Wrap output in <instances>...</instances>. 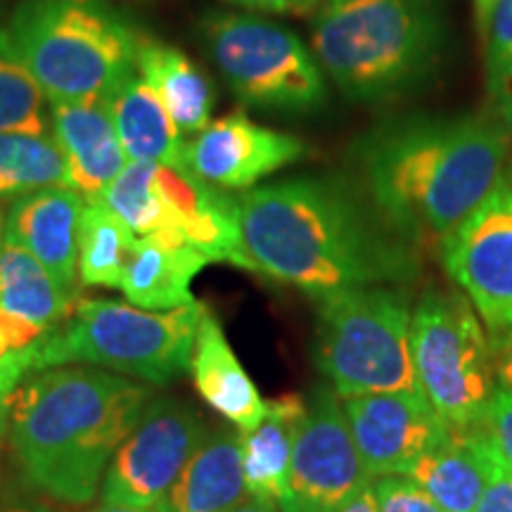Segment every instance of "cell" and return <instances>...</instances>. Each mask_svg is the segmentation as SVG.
<instances>
[{
    "label": "cell",
    "mask_w": 512,
    "mask_h": 512,
    "mask_svg": "<svg viewBox=\"0 0 512 512\" xmlns=\"http://www.w3.org/2000/svg\"><path fill=\"white\" fill-rule=\"evenodd\" d=\"M247 498L240 437L221 430L204 439L155 508L157 512H230Z\"/></svg>",
    "instance_id": "20"
},
{
    "label": "cell",
    "mask_w": 512,
    "mask_h": 512,
    "mask_svg": "<svg viewBox=\"0 0 512 512\" xmlns=\"http://www.w3.org/2000/svg\"><path fill=\"white\" fill-rule=\"evenodd\" d=\"M88 512H157V508H128V505H107L102 503L100 508Z\"/></svg>",
    "instance_id": "41"
},
{
    "label": "cell",
    "mask_w": 512,
    "mask_h": 512,
    "mask_svg": "<svg viewBox=\"0 0 512 512\" xmlns=\"http://www.w3.org/2000/svg\"><path fill=\"white\" fill-rule=\"evenodd\" d=\"M306 418V401L285 394L266 401L264 420L240 437L242 472L252 498L280 505L287 494L292 451L299 427Z\"/></svg>",
    "instance_id": "24"
},
{
    "label": "cell",
    "mask_w": 512,
    "mask_h": 512,
    "mask_svg": "<svg viewBox=\"0 0 512 512\" xmlns=\"http://www.w3.org/2000/svg\"><path fill=\"white\" fill-rule=\"evenodd\" d=\"M10 408L12 394L0 389V453H3L5 444H10Z\"/></svg>",
    "instance_id": "37"
},
{
    "label": "cell",
    "mask_w": 512,
    "mask_h": 512,
    "mask_svg": "<svg viewBox=\"0 0 512 512\" xmlns=\"http://www.w3.org/2000/svg\"><path fill=\"white\" fill-rule=\"evenodd\" d=\"M313 358L342 399L420 392L411 358L408 297L384 285L320 297Z\"/></svg>",
    "instance_id": "7"
},
{
    "label": "cell",
    "mask_w": 512,
    "mask_h": 512,
    "mask_svg": "<svg viewBox=\"0 0 512 512\" xmlns=\"http://www.w3.org/2000/svg\"><path fill=\"white\" fill-rule=\"evenodd\" d=\"M228 3L249 10L273 12V15H311L323 5V0H228Z\"/></svg>",
    "instance_id": "35"
},
{
    "label": "cell",
    "mask_w": 512,
    "mask_h": 512,
    "mask_svg": "<svg viewBox=\"0 0 512 512\" xmlns=\"http://www.w3.org/2000/svg\"><path fill=\"white\" fill-rule=\"evenodd\" d=\"M512 124L494 107L377 126L356 147L370 204L411 247L434 245L503 176Z\"/></svg>",
    "instance_id": "2"
},
{
    "label": "cell",
    "mask_w": 512,
    "mask_h": 512,
    "mask_svg": "<svg viewBox=\"0 0 512 512\" xmlns=\"http://www.w3.org/2000/svg\"><path fill=\"white\" fill-rule=\"evenodd\" d=\"M202 41L230 91L247 107L304 114L325 102L328 91L316 55L278 22L216 12L204 19Z\"/></svg>",
    "instance_id": "9"
},
{
    "label": "cell",
    "mask_w": 512,
    "mask_h": 512,
    "mask_svg": "<svg viewBox=\"0 0 512 512\" xmlns=\"http://www.w3.org/2000/svg\"><path fill=\"white\" fill-rule=\"evenodd\" d=\"M155 166L128 162L126 169L95 200L112 209L136 233V238L157 235V238L183 242L174 214L155 183Z\"/></svg>",
    "instance_id": "28"
},
{
    "label": "cell",
    "mask_w": 512,
    "mask_h": 512,
    "mask_svg": "<svg viewBox=\"0 0 512 512\" xmlns=\"http://www.w3.org/2000/svg\"><path fill=\"white\" fill-rule=\"evenodd\" d=\"M207 437L202 415L188 403L150 399L102 477V503L155 508Z\"/></svg>",
    "instance_id": "10"
},
{
    "label": "cell",
    "mask_w": 512,
    "mask_h": 512,
    "mask_svg": "<svg viewBox=\"0 0 512 512\" xmlns=\"http://www.w3.org/2000/svg\"><path fill=\"white\" fill-rule=\"evenodd\" d=\"M496 0H475V19H477V29L479 36H484L486 24H489V15L494 10Z\"/></svg>",
    "instance_id": "40"
},
{
    "label": "cell",
    "mask_w": 512,
    "mask_h": 512,
    "mask_svg": "<svg viewBox=\"0 0 512 512\" xmlns=\"http://www.w3.org/2000/svg\"><path fill=\"white\" fill-rule=\"evenodd\" d=\"M479 430L489 439L496 456L512 470V392L503 384H498L494 396H491L489 408H486Z\"/></svg>",
    "instance_id": "32"
},
{
    "label": "cell",
    "mask_w": 512,
    "mask_h": 512,
    "mask_svg": "<svg viewBox=\"0 0 512 512\" xmlns=\"http://www.w3.org/2000/svg\"><path fill=\"white\" fill-rule=\"evenodd\" d=\"M370 477L358 456L337 394L316 389L294 441L287 494L280 512H339L354 501Z\"/></svg>",
    "instance_id": "12"
},
{
    "label": "cell",
    "mask_w": 512,
    "mask_h": 512,
    "mask_svg": "<svg viewBox=\"0 0 512 512\" xmlns=\"http://www.w3.org/2000/svg\"><path fill=\"white\" fill-rule=\"evenodd\" d=\"M230 512H280V508L271 501H261V498H252L249 496L247 501H242L238 508Z\"/></svg>",
    "instance_id": "39"
},
{
    "label": "cell",
    "mask_w": 512,
    "mask_h": 512,
    "mask_svg": "<svg viewBox=\"0 0 512 512\" xmlns=\"http://www.w3.org/2000/svg\"><path fill=\"white\" fill-rule=\"evenodd\" d=\"M69 188L67 159L50 133L0 131V200Z\"/></svg>",
    "instance_id": "27"
},
{
    "label": "cell",
    "mask_w": 512,
    "mask_h": 512,
    "mask_svg": "<svg viewBox=\"0 0 512 512\" xmlns=\"http://www.w3.org/2000/svg\"><path fill=\"white\" fill-rule=\"evenodd\" d=\"M136 72L157 93L185 140L209 126L216 102L214 86L188 55L155 38H140Z\"/></svg>",
    "instance_id": "22"
},
{
    "label": "cell",
    "mask_w": 512,
    "mask_h": 512,
    "mask_svg": "<svg viewBox=\"0 0 512 512\" xmlns=\"http://www.w3.org/2000/svg\"><path fill=\"white\" fill-rule=\"evenodd\" d=\"M50 119L67 159L69 188L95 200L128 164L107 102H50Z\"/></svg>",
    "instance_id": "17"
},
{
    "label": "cell",
    "mask_w": 512,
    "mask_h": 512,
    "mask_svg": "<svg viewBox=\"0 0 512 512\" xmlns=\"http://www.w3.org/2000/svg\"><path fill=\"white\" fill-rule=\"evenodd\" d=\"M209 264L188 242L157 235L138 238L119 290L133 306L145 311H171L197 302L192 280Z\"/></svg>",
    "instance_id": "21"
},
{
    "label": "cell",
    "mask_w": 512,
    "mask_h": 512,
    "mask_svg": "<svg viewBox=\"0 0 512 512\" xmlns=\"http://www.w3.org/2000/svg\"><path fill=\"white\" fill-rule=\"evenodd\" d=\"M475 512H512V470L498 458Z\"/></svg>",
    "instance_id": "34"
},
{
    "label": "cell",
    "mask_w": 512,
    "mask_h": 512,
    "mask_svg": "<svg viewBox=\"0 0 512 512\" xmlns=\"http://www.w3.org/2000/svg\"><path fill=\"white\" fill-rule=\"evenodd\" d=\"M498 373H501V384H503V387H508L510 392H512V356L505 358V361L501 363V370H498Z\"/></svg>",
    "instance_id": "42"
},
{
    "label": "cell",
    "mask_w": 512,
    "mask_h": 512,
    "mask_svg": "<svg viewBox=\"0 0 512 512\" xmlns=\"http://www.w3.org/2000/svg\"><path fill=\"white\" fill-rule=\"evenodd\" d=\"M441 261L491 335H512V183L489 195L441 240Z\"/></svg>",
    "instance_id": "11"
},
{
    "label": "cell",
    "mask_w": 512,
    "mask_h": 512,
    "mask_svg": "<svg viewBox=\"0 0 512 512\" xmlns=\"http://www.w3.org/2000/svg\"><path fill=\"white\" fill-rule=\"evenodd\" d=\"M441 38L434 0H325L311 46L347 98L384 102L432 72Z\"/></svg>",
    "instance_id": "4"
},
{
    "label": "cell",
    "mask_w": 512,
    "mask_h": 512,
    "mask_svg": "<svg viewBox=\"0 0 512 512\" xmlns=\"http://www.w3.org/2000/svg\"><path fill=\"white\" fill-rule=\"evenodd\" d=\"M136 233L100 200H86L79 219V278L91 287H121V278L136 247Z\"/></svg>",
    "instance_id": "26"
},
{
    "label": "cell",
    "mask_w": 512,
    "mask_h": 512,
    "mask_svg": "<svg viewBox=\"0 0 512 512\" xmlns=\"http://www.w3.org/2000/svg\"><path fill=\"white\" fill-rule=\"evenodd\" d=\"M121 147L128 162L185 166V140L162 100L133 72L107 95Z\"/></svg>",
    "instance_id": "23"
},
{
    "label": "cell",
    "mask_w": 512,
    "mask_h": 512,
    "mask_svg": "<svg viewBox=\"0 0 512 512\" xmlns=\"http://www.w3.org/2000/svg\"><path fill=\"white\" fill-rule=\"evenodd\" d=\"M48 332L50 330L38 328V325L15 316V313L0 309V363L36 347Z\"/></svg>",
    "instance_id": "33"
},
{
    "label": "cell",
    "mask_w": 512,
    "mask_h": 512,
    "mask_svg": "<svg viewBox=\"0 0 512 512\" xmlns=\"http://www.w3.org/2000/svg\"><path fill=\"white\" fill-rule=\"evenodd\" d=\"M204 306L145 311L114 299H83L64 325L38 342L31 375L60 366H91L164 387L190 368Z\"/></svg>",
    "instance_id": "6"
},
{
    "label": "cell",
    "mask_w": 512,
    "mask_h": 512,
    "mask_svg": "<svg viewBox=\"0 0 512 512\" xmlns=\"http://www.w3.org/2000/svg\"><path fill=\"white\" fill-rule=\"evenodd\" d=\"M238 211L252 271L316 299L418 273L411 245L339 181L304 176L254 185L238 195Z\"/></svg>",
    "instance_id": "1"
},
{
    "label": "cell",
    "mask_w": 512,
    "mask_h": 512,
    "mask_svg": "<svg viewBox=\"0 0 512 512\" xmlns=\"http://www.w3.org/2000/svg\"><path fill=\"white\" fill-rule=\"evenodd\" d=\"M411 358L420 394L448 427L482 422L494 384L491 347L467 297L427 292L411 313Z\"/></svg>",
    "instance_id": "8"
},
{
    "label": "cell",
    "mask_w": 512,
    "mask_h": 512,
    "mask_svg": "<svg viewBox=\"0 0 512 512\" xmlns=\"http://www.w3.org/2000/svg\"><path fill=\"white\" fill-rule=\"evenodd\" d=\"M46 100L15 38L0 29V131L48 133Z\"/></svg>",
    "instance_id": "29"
},
{
    "label": "cell",
    "mask_w": 512,
    "mask_h": 512,
    "mask_svg": "<svg viewBox=\"0 0 512 512\" xmlns=\"http://www.w3.org/2000/svg\"><path fill=\"white\" fill-rule=\"evenodd\" d=\"M86 197L72 188H46L12 200L5 214V238L15 240L76 292L79 278V219Z\"/></svg>",
    "instance_id": "16"
},
{
    "label": "cell",
    "mask_w": 512,
    "mask_h": 512,
    "mask_svg": "<svg viewBox=\"0 0 512 512\" xmlns=\"http://www.w3.org/2000/svg\"><path fill=\"white\" fill-rule=\"evenodd\" d=\"M8 31L50 102H105L136 72L140 36L105 0H27Z\"/></svg>",
    "instance_id": "5"
},
{
    "label": "cell",
    "mask_w": 512,
    "mask_h": 512,
    "mask_svg": "<svg viewBox=\"0 0 512 512\" xmlns=\"http://www.w3.org/2000/svg\"><path fill=\"white\" fill-rule=\"evenodd\" d=\"M482 38L491 107L512 124V0H496Z\"/></svg>",
    "instance_id": "30"
},
{
    "label": "cell",
    "mask_w": 512,
    "mask_h": 512,
    "mask_svg": "<svg viewBox=\"0 0 512 512\" xmlns=\"http://www.w3.org/2000/svg\"><path fill=\"white\" fill-rule=\"evenodd\" d=\"M150 399V384L91 366L24 377L10 408V448L24 482L57 503L88 505Z\"/></svg>",
    "instance_id": "3"
},
{
    "label": "cell",
    "mask_w": 512,
    "mask_h": 512,
    "mask_svg": "<svg viewBox=\"0 0 512 512\" xmlns=\"http://www.w3.org/2000/svg\"><path fill=\"white\" fill-rule=\"evenodd\" d=\"M342 408L370 479L408 475L453 430L420 392L349 396Z\"/></svg>",
    "instance_id": "13"
},
{
    "label": "cell",
    "mask_w": 512,
    "mask_h": 512,
    "mask_svg": "<svg viewBox=\"0 0 512 512\" xmlns=\"http://www.w3.org/2000/svg\"><path fill=\"white\" fill-rule=\"evenodd\" d=\"M339 512H377V505H375V494H373V486H366V489L358 494L354 501L344 505Z\"/></svg>",
    "instance_id": "38"
},
{
    "label": "cell",
    "mask_w": 512,
    "mask_h": 512,
    "mask_svg": "<svg viewBox=\"0 0 512 512\" xmlns=\"http://www.w3.org/2000/svg\"><path fill=\"white\" fill-rule=\"evenodd\" d=\"M496 463L498 456L484 432L470 427L451 430L406 477L420 484L444 512H475Z\"/></svg>",
    "instance_id": "19"
},
{
    "label": "cell",
    "mask_w": 512,
    "mask_h": 512,
    "mask_svg": "<svg viewBox=\"0 0 512 512\" xmlns=\"http://www.w3.org/2000/svg\"><path fill=\"white\" fill-rule=\"evenodd\" d=\"M373 494L377 512H444L420 484L406 475L375 479Z\"/></svg>",
    "instance_id": "31"
},
{
    "label": "cell",
    "mask_w": 512,
    "mask_h": 512,
    "mask_svg": "<svg viewBox=\"0 0 512 512\" xmlns=\"http://www.w3.org/2000/svg\"><path fill=\"white\" fill-rule=\"evenodd\" d=\"M306 143L235 112L209 121L185 143V166L221 190H249L261 178L306 157Z\"/></svg>",
    "instance_id": "14"
},
{
    "label": "cell",
    "mask_w": 512,
    "mask_h": 512,
    "mask_svg": "<svg viewBox=\"0 0 512 512\" xmlns=\"http://www.w3.org/2000/svg\"><path fill=\"white\" fill-rule=\"evenodd\" d=\"M76 292L67 290L29 249L5 238L0 245V309L43 330L72 316Z\"/></svg>",
    "instance_id": "25"
},
{
    "label": "cell",
    "mask_w": 512,
    "mask_h": 512,
    "mask_svg": "<svg viewBox=\"0 0 512 512\" xmlns=\"http://www.w3.org/2000/svg\"><path fill=\"white\" fill-rule=\"evenodd\" d=\"M190 373L202 399L228 422H233L242 434L252 432L264 420L266 401L240 366L219 318L209 309H204L197 328Z\"/></svg>",
    "instance_id": "18"
},
{
    "label": "cell",
    "mask_w": 512,
    "mask_h": 512,
    "mask_svg": "<svg viewBox=\"0 0 512 512\" xmlns=\"http://www.w3.org/2000/svg\"><path fill=\"white\" fill-rule=\"evenodd\" d=\"M155 183L174 214L183 242L211 261H228L252 271L240 235L238 197L214 188L188 166H155Z\"/></svg>",
    "instance_id": "15"
},
{
    "label": "cell",
    "mask_w": 512,
    "mask_h": 512,
    "mask_svg": "<svg viewBox=\"0 0 512 512\" xmlns=\"http://www.w3.org/2000/svg\"><path fill=\"white\" fill-rule=\"evenodd\" d=\"M3 235H5V211L0 209V245H3Z\"/></svg>",
    "instance_id": "43"
},
{
    "label": "cell",
    "mask_w": 512,
    "mask_h": 512,
    "mask_svg": "<svg viewBox=\"0 0 512 512\" xmlns=\"http://www.w3.org/2000/svg\"><path fill=\"white\" fill-rule=\"evenodd\" d=\"M0 512H48L43 505L24 496H10L0 494Z\"/></svg>",
    "instance_id": "36"
}]
</instances>
